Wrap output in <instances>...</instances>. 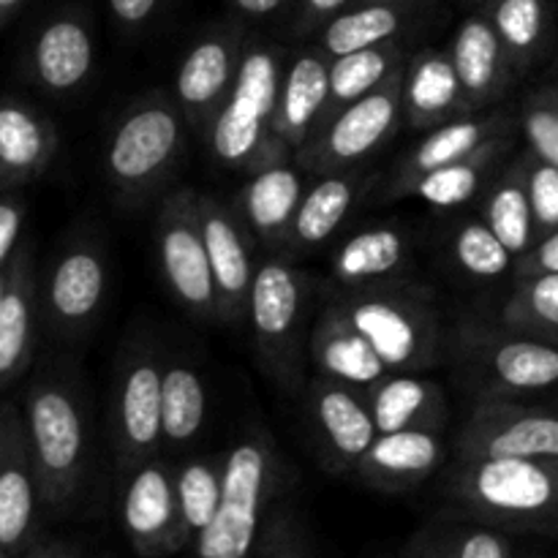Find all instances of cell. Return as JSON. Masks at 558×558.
<instances>
[{
    "label": "cell",
    "mask_w": 558,
    "mask_h": 558,
    "mask_svg": "<svg viewBox=\"0 0 558 558\" xmlns=\"http://www.w3.org/2000/svg\"><path fill=\"white\" fill-rule=\"evenodd\" d=\"M199 221L213 283H216L218 319L238 325L248 314V298L256 276L245 221L210 194H199Z\"/></svg>",
    "instance_id": "cell-18"
},
{
    "label": "cell",
    "mask_w": 558,
    "mask_h": 558,
    "mask_svg": "<svg viewBox=\"0 0 558 558\" xmlns=\"http://www.w3.org/2000/svg\"><path fill=\"white\" fill-rule=\"evenodd\" d=\"M25 3L27 0H0V31H3V27L9 25L22 9H25Z\"/></svg>",
    "instance_id": "cell-52"
},
{
    "label": "cell",
    "mask_w": 558,
    "mask_h": 558,
    "mask_svg": "<svg viewBox=\"0 0 558 558\" xmlns=\"http://www.w3.org/2000/svg\"><path fill=\"white\" fill-rule=\"evenodd\" d=\"M96 65L93 27L82 11H54L27 44V80L49 96H71L87 85Z\"/></svg>",
    "instance_id": "cell-17"
},
{
    "label": "cell",
    "mask_w": 558,
    "mask_h": 558,
    "mask_svg": "<svg viewBox=\"0 0 558 558\" xmlns=\"http://www.w3.org/2000/svg\"><path fill=\"white\" fill-rule=\"evenodd\" d=\"M515 136L518 120L515 125L490 136L472 156L434 169V172L403 185L396 194V199L412 196V199L425 202V205L436 207V210H456V207L469 205L472 199L483 196L488 191V185L496 180V174L505 169V158L512 150V145H515Z\"/></svg>",
    "instance_id": "cell-23"
},
{
    "label": "cell",
    "mask_w": 558,
    "mask_h": 558,
    "mask_svg": "<svg viewBox=\"0 0 558 558\" xmlns=\"http://www.w3.org/2000/svg\"><path fill=\"white\" fill-rule=\"evenodd\" d=\"M463 379L480 398H510L558 385V347L507 325L463 322L452 336Z\"/></svg>",
    "instance_id": "cell-7"
},
{
    "label": "cell",
    "mask_w": 558,
    "mask_h": 558,
    "mask_svg": "<svg viewBox=\"0 0 558 558\" xmlns=\"http://www.w3.org/2000/svg\"><path fill=\"white\" fill-rule=\"evenodd\" d=\"M523 174H526L529 202H532L537 240L558 229V169L539 161L532 153H523Z\"/></svg>",
    "instance_id": "cell-42"
},
{
    "label": "cell",
    "mask_w": 558,
    "mask_h": 558,
    "mask_svg": "<svg viewBox=\"0 0 558 558\" xmlns=\"http://www.w3.org/2000/svg\"><path fill=\"white\" fill-rule=\"evenodd\" d=\"M107 259L90 240H76L49 267L41 300L44 319L54 336L74 338L90 330L107 294Z\"/></svg>",
    "instance_id": "cell-15"
},
{
    "label": "cell",
    "mask_w": 558,
    "mask_h": 558,
    "mask_svg": "<svg viewBox=\"0 0 558 558\" xmlns=\"http://www.w3.org/2000/svg\"><path fill=\"white\" fill-rule=\"evenodd\" d=\"M185 114L167 93L136 98L109 131L104 172L123 205H142L169 180L185 147Z\"/></svg>",
    "instance_id": "cell-5"
},
{
    "label": "cell",
    "mask_w": 558,
    "mask_h": 558,
    "mask_svg": "<svg viewBox=\"0 0 558 558\" xmlns=\"http://www.w3.org/2000/svg\"><path fill=\"white\" fill-rule=\"evenodd\" d=\"M483 11L494 22L518 76L534 69L554 38V0H490Z\"/></svg>",
    "instance_id": "cell-34"
},
{
    "label": "cell",
    "mask_w": 558,
    "mask_h": 558,
    "mask_svg": "<svg viewBox=\"0 0 558 558\" xmlns=\"http://www.w3.org/2000/svg\"><path fill=\"white\" fill-rule=\"evenodd\" d=\"M207 417V390L199 371L183 360H163L161 425L163 447H185L202 434Z\"/></svg>",
    "instance_id": "cell-36"
},
{
    "label": "cell",
    "mask_w": 558,
    "mask_h": 558,
    "mask_svg": "<svg viewBox=\"0 0 558 558\" xmlns=\"http://www.w3.org/2000/svg\"><path fill=\"white\" fill-rule=\"evenodd\" d=\"M22 223H25V205L16 196H0V270L20 248Z\"/></svg>",
    "instance_id": "cell-46"
},
{
    "label": "cell",
    "mask_w": 558,
    "mask_h": 558,
    "mask_svg": "<svg viewBox=\"0 0 558 558\" xmlns=\"http://www.w3.org/2000/svg\"><path fill=\"white\" fill-rule=\"evenodd\" d=\"M259 556L262 558H311L300 539L298 529L287 515H276L265 521L259 534Z\"/></svg>",
    "instance_id": "cell-44"
},
{
    "label": "cell",
    "mask_w": 558,
    "mask_h": 558,
    "mask_svg": "<svg viewBox=\"0 0 558 558\" xmlns=\"http://www.w3.org/2000/svg\"><path fill=\"white\" fill-rule=\"evenodd\" d=\"M412 265V238L401 227L376 223L354 232L332 256V278L341 289L398 281Z\"/></svg>",
    "instance_id": "cell-30"
},
{
    "label": "cell",
    "mask_w": 558,
    "mask_h": 558,
    "mask_svg": "<svg viewBox=\"0 0 558 558\" xmlns=\"http://www.w3.org/2000/svg\"><path fill=\"white\" fill-rule=\"evenodd\" d=\"M456 558H512V545L501 529L469 521L447 529Z\"/></svg>",
    "instance_id": "cell-43"
},
{
    "label": "cell",
    "mask_w": 558,
    "mask_h": 558,
    "mask_svg": "<svg viewBox=\"0 0 558 558\" xmlns=\"http://www.w3.org/2000/svg\"><path fill=\"white\" fill-rule=\"evenodd\" d=\"M22 558H80L76 550H71L63 543H33Z\"/></svg>",
    "instance_id": "cell-51"
},
{
    "label": "cell",
    "mask_w": 558,
    "mask_h": 558,
    "mask_svg": "<svg viewBox=\"0 0 558 558\" xmlns=\"http://www.w3.org/2000/svg\"><path fill=\"white\" fill-rule=\"evenodd\" d=\"M466 5H477V9H483L485 3H490V0H463Z\"/></svg>",
    "instance_id": "cell-54"
},
{
    "label": "cell",
    "mask_w": 558,
    "mask_h": 558,
    "mask_svg": "<svg viewBox=\"0 0 558 558\" xmlns=\"http://www.w3.org/2000/svg\"><path fill=\"white\" fill-rule=\"evenodd\" d=\"M409 20V5L396 0H360L332 16L319 31L316 47L327 58H341V54L360 52V49L379 47V44L396 41Z\"/></svg>",
    "instance_id": "cell-33"
},
{
    "label": "cell",
    "mask_w": 558,
    "mask_h": 558,
    "mask_svg": "<svg viewBox=\"0 0 558 558\" xmlns=\"http://www.w3.org/2000/svg\"><path fill=\"white\" fill-rule=\"evenodd\" d=\"M332 303L363 332L390 374H423L445 360V322L428 287L398 278L341 289Z\"/></svg>",
    "instance_id": "cell-2"
},
{
    "label": "cell",
    "mask_w": 558,
    "mask_h": 558,
    "mask_svg": "<svg viewBox=\"0 0 558 558\" xmlns=\"http://www.w3.org/2000/svg\"><path fill=\"white\" fill-rule=\"evenodd\" d=\"M539 272H558V229L539 238L526 254L515 259V278L539 276Z\"/></svg>",
    "instance_id": "cell-48"
},
{
    "label": "cell",
    "mask_w": 558,
    "mask_h": 558,
    "mask_svg": "<svg viewBox=\"0 0 558 558\" xmlns=\"http://www.w3.org/2000/svg\"><path fill=\"white\" fill-rule=\"evenodd\" d=\"M308 349L322 376H330L363 392H368L376 381L390 374L363 332L343 316V311L332 300L316 316Z\"/></svg>",
    "instance_id": "cell-28"
},
{
    "label": "cell",
    "mask_w": 558,
    "mask_h": 558,
    "mask_svg": "<svg viewBox=\"0 0 558 558\" xmlns=\"http://www.w3.org/2000/svg\"><path fill=\"white\" fill-rule=\"evenodd\" d=\"M229 3L245 20H270L278 11L289 9L294 0H229Z\"/></svg>",
    "instance_id": "cell-50"
},
{
    "label": "cell",
    "mask_w": 558,
    "mask_h": 558,
    "mask_svg": "<svg viewBox=\"0 0 558 558\" xmlns=\"http://www.w3.org/2000/svg\"><path fill=\"white\" fill-rule=\"evenodd\" d=\"M403 69H398L381 87L338 109L294 153V163L308 174L357 169L365 158L381 150L403 125L401 109Z\"/></svg>",
    "instance_id": "cell-9"
},
{
    "label": "cell",
    "mask_w": 558,
    "mask_h": 558,
    "mask_svg": "<svg viewBox=\"0 0 558 558\" xmlns=\"http://www.w3.org/2000/svg\"><path fill=\"white\" fill-rule=\"evenodd\" d=\"M396 3H407V5H412L414 0H396Z\"/></svg>",
    "instance_id": "cell-56"
},
{
    "label": "cell",
    "mask_w": 558,
    "mask_h": 558,
    "mask_svg": "<svg viewBox=\"0 0 558 558\" xmlns=\"http://www.w3.org/2000/svg\"><path fill=\"white\" fill-rule=\"evenodd\" d=\"M480 458H558V414L480 398L458 428L456 461Z\"/></svg>",
    "instance_id": "cell-12"
},
{
    "label": "cell",
    "mask_w": 558,
    "mask_h": 558,
    "mask_svg": "<svg viewBox=\"0 0 558 558\" xmlns=\"http://www.w3.org/2000/svg\"><path fill=\"white\" fill-rule=\"evenodd\" d=\"M41 311L33 248L20 245L9 262V283L0 300V390L27 371L36 347V316Z\"/></svg>",
    "instance_id": "cell-27"
},
{
    "label": "cell",
    "mask_w": 558,
    "mask_h": 558,
    "mask_svg": "<svg viewBox=\"0 0 558 558\" xmlns=\"http://www.w3.org/2000/svg\"><path fill=\"white\" fill-rule=\"evenodd\" d=\"M161 376L163 360L150 343H134L120 357L109 403V439L120 474L161 456Z\"/></svg>",
    "instance_id": "cell-10"
},
{
    "label": "cell",
    "mask_w": 558,
    "mask_h": 558,
    "mask_svg": "<svg viewBox=\"0 0 558 558\" xmlns=\"http://www.w3.org/2000/svg\"><path fill=\"white\" fill-rule=\"evenodd\" d=\"M308 414L322 439L325 466L336 474L354 472L360 458L379 436L365 392L330 376L319 374L311 381Z\"/></svg>",
    "instance_id": "cell-19"
},
{
    "label": "cell",
    "mask_w": 558,
    "mask_h": 558,
    "mask_svg": "<svg viewBox=\"0 0 558 558\" xmlns=\"http://www.w3.org/2000/svg\"><path fill=\"white\" fill-rule=\"evenodd\" d=\"M125 483L120 518L131 548L145 558H163L191 543L178 505L174 469L161 456L131 469Z\"/></svg>",
    "instance_id": "cell-13"
},
{
    "label": "cell",
    "mask_w": 558,
    "mask_h": 558,
    "mask_svg": "<svg viewBox=\"0 0 558 558\" xmlns=\"http://www.w3.org/2000/svg\"><path fill=\"white\" fill-rule=\"evenodd\" d=\"M396 558H456V550H452L447 529L445 532L425 529Z\"/></svg>",
    "instance_id": "cell-49"
},
{
    "label": "cell",
    "mask_w": 558,
    "mask_h": 558,
    "mask_svg": "<svg viewBox=\"0 0 558 558\" xmlns=\"http://www.w3.org/2000/svg\"><path fill=\"white\" fill-rule=\"evenodd\" d=\"M112 20L123 33H140L150 25L161 11L163 0H107Z\"/></svg>",
    "instance_id": "cell-47"
},
{
    "label": "cell",
    "mask_w": 558,
    "mask_h": 558,
    "mask_svg": "<svg viewBox=\"0 0 558 558\" xmlns=\"http://www.w3.org/2000/svg\"><path fill=\"white\" fill-rule=\"evenodd\" d=\"M281 461L265 428H254L223 458L221 505L194 539L196 558H248L259 543L267 507L278 490Z\"/></svg>",
    "instance_id": "cell-6"
},
{
    "label": "cell",
    "mask_w": 558,
    "mask_h": 558,
    "mask_svg": "<svg viewBox=\"0 0 558 558\" xmlns=\"http://www.w3.org/2000/svg\"><path fill=\"white\" fill-rule=\"evenodd\" d=\"M401 109L403 125L412 131H430L463 114H474L447 49H423L403 63Z\"/></svg>",
    "instance_id": "cell-22"
},
{
    "label": "cell",
    "mask_w": 558,
    "mask_h": 558,
    "mask_svg": "<svg viewBox=\"0 0 558 558\" xmlns=\"http://www.w3.org/2000/svg\"><path fill=\"white\" fill-rule=\"evenodd\" d=\"M368 174L363 169H341V172L319 174L314 185H308L300 210L294 216L287 248L311 251L332 238L354 210L363 191L368 189Z\"/></svg>",
    "instance_id": "cell-32"
},
{
    "label": "cell",
    "mask_w": 558,
    "mask_h": 558,
    "mask_svg": "<svg viewBox=\"0 0 558 558\" xmlns=\"http://www.w3.org/2000/svg\"><path fill=\"white\" fill-rule=\"evenodd\" d=\"M518 131L526 140V147L539 161L558 169V90L537 87L529 93L518 114Z\"/></svg>",
    "instance_id": "cell-41"
},
{
    "label": "cell",
    "mask_w": 558,
    "mask_h": 558,
    "mask_svg": "<svg viewBox=\"0 0 558 558\" xmlns=\"http://www.w3.org/2000/svg\"><path fill=\"white\" fill-rule=\"evenodd\" d=\"M5 283H9V265L0 270V300H3V292H5Z\"/></svg>",
    "instance_id": "cell-53"
},
{
    "label": "cell",
    "mask_w": 558,
    "mask_h": 558,
    "mask_svg": "<svg viewBox=\"0 0 558 558\" xmlns=\"http://www.w3.org/2000/svg\"><path fill=\"white\" fill-rule=\"evenodd\" d=\"M480 218L515 254V259L537 243V229H534L532 202H529L521 156L512 163H505V169L488 185V191L483 194V213H480Z\"/></svg>",
    "instance_id": "cell-35"
},
{
    "label": "cell",
    "mask_w": 558,
    "mask_h": 558,
    "mask_svg": "<svg viewBox=\"0 0 558 558\" xmlns=\"http://www.w3.org/2000/svg\"><path fill=\"white\" fill-rule=\"evenodd\" d=\"M354 3H360V0H354Z\"/></svg>",
    "instance_id": "cell-57"
},
{
    "label": "cell",
    "mask_w": 558,
    "mask_h": 558,
    "mask_svg": "<svg viewBox=\"0 0 558 558\" xmlns=\"http://www.w3.org/2000/svg\"><path fill=\"white\" fill-rule=\"evenodd\" d=\"M178 485V505L191 539L199 537L216 518L221 505L223 463L213 458H189L180 469H174Z\"/></svg>",
    "instance_id": "cell-39"
},
{
    "label": "cell",
    "mask_w": 558,
    "mask_h": 558,
    "mask_svg": "<svg viewBox=\"0 0 558 558\" xmlns=\"http://www.w3.org/2000/svg\"><path fill=\"white\" fill-rule=\"evenodd\" d=\"M445 488L472 521L501 532H558V458L456 461Z\"/></svg>",
    "instance_id": "cell-1"
},
{
    "label": "cell",
    "mask_w": 558,
    "mask_h": 558,
    "mask_svg": "<svg viewBox=\"0 0 558 558\" xmlns=\"http://www.w3.org/2000/svg\"><path fill=\"white\" fill-rule=\"evenodd\" d=\"M58 145V129L47 114L16 96H0V189L41 178Z\"/></svg>",
    "instance_id": "cell-24"
},
{
    "label": "cell",
    "mask_w": 558,
    "mask_h": 558,
    "mask_svg": "<svg viewBox=\"0 0 558 558\" xmlns=\"http://www.w3.org/2000/svg\"><path fill=\"white\" fill-rule=\"evenodd\" d=\"M368 407L379 434L439 430L447 423L445 387L420 374H387L368 392Z\"/></svg>",
    "instance_id": "cell-31"
},
{
    "label": "cell",
    "mask_w": 558,
    "mask_h": 558,
    "mask_svg": "<svg viewBox=\"0 0 558 558\" xmlns=\"http://www.w3.org/2000/svg\"><path fill=\"white\" fill-rule=\"evenodd\" d=\"M447 52L456 63L458 80H461L463 96L472 112H485L499 104L518 80L515 65L510 63V54L483 9L469 14L458 25Z\"/></svg>",
    "instance_id": "cell-20"
},
{
    "label": "cell",
    "mask_w": 558,
    "mask_h": 558,
    "mask_svg": "<svg viewBox=\"0 0 558 558\" xmlns=\"http://www.w3.org/2000/svg\"><path fill=\"white\" fill-rule=\"evenodd\" d=\"M0 558H16V556H11V554H5V550H0Z\"/></svg>",
    "instance_id": "cell-55"
},
{
    "label": "cell",
    "mask_w": 558,
    "mask_h": 558,
    "mask_svg": "<svg viewBox=\"0 0 558 558\" xmlns=\"http://www.w3.org/2000/svg\"><path fill=\"white\" fill-rule=\"evenodd\" d=\"M305 174L308 172H303L294 161L278 163L251 174L245 189L240 191V218L270 248L287 245L300 202L308 191Z\"/></svg>",
    "instance_id": "cell-29"
},
{
    "label": "cell",
    "mask_w": 558,
    "mask_h": 558,
    "mask_svg": "<svg viewBox=\"0 0 558 558\" xmlns=\"http://www.w3.org/2000/svg\"><path fill=\"white\" fill-rule=\"evenodd\" d=\"M22 417L41 507L65 510L80 494L90 461V428L82 390L65 374L49 371L27 387Z\"/></svg>",
    "instance_id": "cell-4"
},
{
    "label": "cell",
    "mask_w": 558,
    "mask_h": 558,
    "mask_svg": "<svg viewBox=\"0 0 558 558\" xmlns=\"http://www.w3.org/2000/svg\"><path fill=\"white\" fill-rule=\"evenodd\" d=\"M501 325L548 341L558 338V272L515 278V289L501 305Z\"/></svg>",
    "instance_id": "cell-38"
},
{
    "label": "cell",
    "mask_w": 558,
    "mask_h": 558,
    "mask_svg": "<svg viewBox=\"0 0 558 558\" xmlns=\"http://www.w3.org/2000/svg\"><path fill=\"white\" fill-rule=\"evenodd\" d=\"M450 259L477 281H494L515 265V254L490 232L483 218H469L452 229Z\"/></svg>",
    "instance_id": "cell-40"
},
{
    "label": "cell",
    "mask_w": 558,
    "mask_h": 558,
    "mask_svg": "<svg viewBox=\"0 0 558 558\" xmlns=\"http://www.w3.org/2000/svg\"><path fill=\"white\" fill-rule=\"evenodd\" d=\"M311 298V276L289 262L267 259L256 267L245 322L267 374L298 390L303 381V319Z\"/></svg>",
    "instance_id": "cell-8"
},
{
    "label": "cell",
    "mask_w": 558,
    "mask_h": 558,
    "mask_svg": "<svg viewBox=\"0 0 558 558\" xmlns=\"http://www.w3.org/2000/svg\"><path fill=\"white\" fill-rule=\"evenodd\" d=\"M515 125V118L510 112H501V109H485V112L463 114V118L450 120V123H441L436 129L425 131L423 140L407 153V156L398 161L396 174L390 180V189H387V199H396L398 191L403 185H409L412 180L423 178V174L434 172V169L447 167L452 161H461V158L472 156L477 147H483L490 136H496L499 131Z\"/></svg>",
    "instance_id": "cell-25"
},
{
    "label": "cell",
    "mask_w": 558,
    "mask_h": 558,
    "mask_svg": "<svg viewBox=\"0 0 558 558\" xmlns=\"http://www.w3.org/2000/svg\"><path fill=\"white\" fill-rule=\"evenodd\" d=\"M445 441L439 430H396L379 434L354 466L368 488L381 494H403L417 488L445 463Z\"/></svg>",
    "instance_id": "cell-21"
},
{
    "label": "cell",
    "mask_w": 558,
    "mask_h": 558,
    "mask_svg": "<svg viewBox=\"0 0 558 558\" xmlns=\"http://www.w3.org/2000/svg\"><path fill=\"white\" fill-rule=\"evenodd\" d=\"M283 71L287 60L278 47H245L232 93L205 134L218 163L234 172L256 174L262 169L294 161L292 147L272 131Z\"/></svg>",
    "instance_id": "cell-3"
},
{
    "label": "cell",
    "mask_w": 558,
    "mask_h": 558,
    "mask_svg": "<svg viewBox=\"0 0 558 558\" xmlns=\"http://www.w3.org/2000/svg\"><path fill=\"white\" fill-rule=\"evenodd\" d=\"M330 101V58L319 47L300 49L283 71L272 131L294 153L322 125Z\"/></svg>",
    "instance_id": "cell-26"
},
{
    "label": "cell",
    "mask_w": 558,
    "mask_h": 558,
    "mask_svg": "<svg viewBox=\"0 0 558 558\" xmlns=\"http://www.w3.org/2000/svg\"><path fill=\"white\" fill-rule=\"evenodd\" d=\"M403 52L396 41L379 47L360 49V52L341 54L330 60V101H327L325 120L338 109L349 107L357 98L368 96L376 87L385 85L398 69H403ZM322 120V123H325Z\"/></svg>",
    "instance_id": "cell-37"
},
{
    "label": "cell",
    "mask_w": 558,
    "mask_h": 558,
    "mask_svg": "<svg viewBox=\"0 0 558 558\" xmlns=\"http://www.w3.org/2000/svg\"><path fill=\"white\" fill-rule=\"evenodd\" d=\"M354 0H294V22L292 31L298 36H308V33H319L332 16L349 9Z\"/></svg>",
    "instance_id": "cell-45"
},
{
    "label": "cell",
    "mask_w": 558,
    "mask_h": 558,
    "mask_svg": "<svg viewBox=\"0 0 558 558\" xmlns=\"http://www.w3.org/2000/svg\"><path fill=\"white\" fill-rule=\"evenodd\" d=\"M156 248L163 281L196 319H218V298L199 221V194L178 189L163 196L156 221Z\"/></svg>",
    "instance_id": "cell-11"
},
{
    "label": "cell",
    "mask_w": 558,
    "mask_h": 558,
    "mask_svg": "<svg viewBox=\"0 0 558 558\" xmlns=\"http://www.w3.org/2000/svg\"><path fill=\"white\" fill-rule=\"evenodd\" d=\"M248 41L238 25L210 27L196 38L180 60L174 76V101L185 114V123L207 134L213 118L232 93Z\"/></svg>",
    "instance_id": "cell-14"
},
{
    "label": "cell",
    "mask_w": 558,
    "mask_h": 558,
    "mask_svg": "<svg viewBox=\"0 0 558 558\" xmlns=\"http://www.w3.org/2000/svg\"><path fill=\"white\" fill-rule=\"evenodd\" d=\"M41 507L22 409L0 403V550L25 556Z\"/></svg>",
    "instance_id": "cell-16"
}]
</instances>
